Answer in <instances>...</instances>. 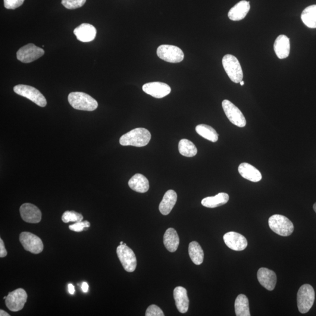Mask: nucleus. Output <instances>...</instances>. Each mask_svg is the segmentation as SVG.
<instances>
[{
    "instance_id": "nucleus-41",
    "label": "nucleus",
    "mask_w": 316,
    "mask_h": 316,
    "mask_svg": "<svg viewBox=\"0 0 316 316\" xmlns=\"http://www.w3.org/2000/svg\"><path fill=\"white\" fill-rule=\"evenodd\" d=\"M240 84H241V86H243V85H244V81H243V80H242V81H240Z\"/></svg>"
},
{
    "instance_id": "nucleus-4",
    "label": "nucleus",
    "mask_w": 316,
    "mask_h": 316,
    "mask_svg": "<svg viewBox=\"0 0 316 316\" xmlns=\"http://www.w3.org/2000/svg\"><path fill=\"white\" fill-rule=\"evenodd\" d=\"M315 299V292L311 284H305L300 287L297 295V303L299 311L306 314L312 308Z\"/></svg>"
},
{
    "instance_id": "nucleus-2",
    "label": "nucleus",
    "mask_w": 316,
    "mask_h": 316,
    "mask_svg": "<svg viewBox=\"0 0 316 316\" xmlns=\"http://www.w3.org/2000/svg\"><path fill=\"white\" fill-rule=\"evenodd\" d=\"M71 107L79 110L92 111L98 107V103L92 96L83 92H72L68 96Z\"/></svg>"
},
{
    "instance_id": "nucleus-24",
    "label": "nucleus",
    "mask_w": 316,
    "mask_h": 316,
    "mask_svg": "<svg viewBox=\"0 0 316 316\" xmlns=\"http://www.w3.org/2000/svg\"><path fill=\"white\" fill-rule=\"evenodd\" d=\"M179 243L180 239L176 231L174 228H168L164 236V244L166 248L171 252H174L177 249Z\"/></svg>"
},
{
    "instance_id": "nucleus-40",
    "label": "nucleus",
    "mask_w": 316,
    "mask_h": 316,
    "mask_svg": "<svg viewBox=\"0 0 316 316\" xmlns=\"http://www.w3.org/2000/svg\"><path fill=\"white\" fill-rule=\"evenodd\" d=\"M314 209L315 211L316 212V203H315L314 205Z\"/></svg>"
},
{
    "instance_id": "nucleus-35",
    "label": "nucleus",
    "mask_w": 316,
    "mask_h": 316,
    "mask_svg": "<svg viewBox=\"0 0 316 316\" xmlns=\"http://www.w3.org/2000/svg\"><path fill=\"white\" fill-rule=\"evenodd\" d=\"M25 0H4V7L7 9H15L23 5Z\"/></svg>"
},
{
    "instance_id": "nucleus-3",
    "label": "nucleus",
    "mask_w": 316,
    "mask_h": 316,
    "mask_svg": "<svg viewBox=\"0 0 316 316\" xmlns=\"http://www.w3.org/2000/svg\"><path fill=\"white\" fill-rule=\"evenodd\" d=\"M268 224L271 229L281 236H289L294 231L292 222L288 218L282 215H272L269 218Z\"/></svg>"
},
{
    "instance_id": "nucleus-8",
    "label": "nucleus",
    "mask_w": 316,
    "mask_h": 316,
    "mask_svg": "<svg viewBox=\"0 0 316 316\" xmlns=\"http://www.w3.org/2000/svg\"><path fill=\"white\" fill-rule=\"evenodd\" d=\"M118 257L125 270L133 272L136 270L137 261L135 253L127 246L120 245L117 247Z\"/></svg>"
},
{
    "instance_id": "nucleus-23",
    "label": "nucleus",
    "mask_w": 316,
    "mask_h": 316,
    "mask_svg": "<svg viewBox=\"0 0 316 316\" xmlns=\"http://www.w3.org/2000/svg\"><path fill=\"white\" fill-rule=\"evenodd\" d=\"M130 188L137 192L146 193L149 189V181L143 175L137 174L128 181Z\"/></svg>"
},
{
    "instance_id": "nucleus-15",
    "label": "nucleus",
    "mask_w": 316,
    "mask_h": 316,
    "mask_svg": "<svg viewBox=\"0 0 316 316\" xmlns=\"http://www.w3.org/2000/svg\"><path fill=\"white\" fill-rule=\"evenodd\" d=\"M143 92L155 98L161 99L170 95L171 87L167 84L162 82L146 83L142 86Z\"/></svg>"
},
{
    "instance_id": "nucleus-13",
    "label": "nucleus",
    "mask_w": 316,
    "mask_h": 316,
    "mask_svg": "<svg viewBox=\"0 0 316 316\" xmlns=\"http://www.w3.org/2000/svg\"><path fill=\"white\" fill-rule=\"evenodd\" d=\"M224 242L228 248L234 251H243L248 246L246 238L239 233L230 231L223 237Z\"/></svg>"
},
{
    "instance_id": "nucleus-32",
    "label": "nucleus",
    "mask_w": 316,
    "mask_h": 316,
    "mask_svg": "<svg viewBox=\"0 0 316 316\" xmlns=\"http://www.w3.org/2000/svg\"><path fill=\"white\" fill-rule=\"evenodd\" d=\"M86 0H62V4L65 8L74 9L83 6Z\"/></svg>"
},
{
    "instance_id": "nucleus-19",
    "label": "nucleus",
    "mask_w": 316,
    "mask_h": 316,
    "mask_svg": "<svg viewBox=\"0 0 316 316\" xmlns=\"http://www.w3.org/2000/svg\"><path fill=\"white\" fill-rule=\"evenodd\" d=\"M274 51L278 58L281 59L288 57L290 51V43L289 37L281 35L277 37L274 43Z\"/></svg>"
},
{
    "instance_id": "nucleus-7",
    "label": "nucleus",
    "mask_w": 316,
    "mask_h": 316,
    "mask_svg": "<svg viewBox=\"0 0 316 316\" xmlns=\"http://www.w3.org/2000/svg\"><path fill=\"white\" fill-rule=\"evenodd\" d=\"M158 57L170 63H179L183 60L184 53L179 47L162 45L157 49Z\"/></svg>"
},
{
    "instance_id": "nucleus-25",
    "label": "nucleus",
    "mask_w": 316,
    "mask_h": 316,
    "mask_svg": "<svg viewBox=\"0 0 316 316\" xmlns=\"http://www.w3.org/2000/svg\"><path fill=\"white\" fill-rule=\"evenodd\" d=\"M229 198V195L227 193H220L215 196L208 197L203 199L202 205L206 208H215L226 204Z\"/></svg>"
},
{
    "instance_id": "nucleus-29",
    "label": "nucleus",
    "mask_w": 316,
    "mask_h": 316,
    "mask_svg": "<svg viewBox=\"0 0 316 316\" xmlns=\"http://www.w3.org/2000/svg\"><path fill=\"white\" fill-rule=\"evenodd\" d=\"M196 133L204 139L212 142H217L218 134L213 128L206 124H200L196 127Z\"/></svg>"
},
{
    "instance_id": "nucleus-31",
    "label": "nucleus",
    "mask_w": 316,
    "mask_h": 316,
    "mask_svg": "<svg viewBox=\"0 0 316 316\" xmlns=\"http://www.w3.org/2000/svg\"><path fill=\"white\" fill-rule=\"evenodd\" d=\"M82 214L74 211H67L62 215V220L65 223H68L70 222H80L83 220Z\"/></svg>"
},
{
    "instance_id": "nucleus-11",
    "label": "nucleus",
    "mask_w": 316,
    "mask_h": 316,
    "mask_svg": "<svg viewBox=\"0 0 316 316\" xmlns=\"http://www.w3.org/2000/svg\"><path fill=\"white\" fill-rule=\"evenodd\" d=\"M27 293L23 289H18L9 293L5 304L12 312H18L23 309L27 300Z\"/></svg>"
},
{
    "instance_id": "nucleus-36",
    "label": "nucleus",
    "mask_w": 316,
    "mask_h": 316,
    "mask_svg": "<svg viewBox=\"0 0 316 316\" xmlns=\"http://www.w3.org/2000/svg\"><path fill=\"white\" fill-rule=\"evenodd\" d=\"M7 251L5 249L4 242L1 239H0V257L4 258L7 256Z\"/></svg>"
},
{
    "instance_id": "nucleus-5",
    "label": "nucleus",
    "mask_w": 316,
    "mask_h": 316,
    "mask_svg": "<svg viewBox=\"0 0 316 316\" xmlns=\"http://www.w3.org/2000/svg\"><path fill=\"white\" fill-rule=\"evenodd\" d=\"M225 71L231 81L235 83H240L243 79L242 66L236 56L227 54L222 61Z\"/></svg>"
},
{
    "instance_id": "nucleus-26",
    "label": "nucleus",
    "mask_w": 316,
    "mask_h": 316,
    "mask_svg": "<svg viewBox=\"0 0 316 316\" xmlns=\"http://www.w3.org/2000/svg\"><path fill=\"white\" fill-rule=\"evenodd\" d=\"M189 253L194 264L197 265L202 264L204 260V252L198 242H193L189 244Z\"/></svg>"
},
{
    "instance_id": "nucleus-42",
    "label": "nucleus",
    "mask_w": 316,
    "mask_h": 316,
    "mask_svg": "<svg viewBox=\"0 0 316 316\" xmlns=\"http://www.w3.org/2000/svg\"><path fill=\"white\" fill-rule=\"evenodd\" d=\"M124 243L123 242H120V245H123Z\"/></svg>"
},
{
    "instance_id": "nucleus-17",
    "label": "nucleus",
    "mask_w": 316,
    "mask_h": 316,
    "mask_svg": "<svg viewBox=\"0 0 316 316\" xmlns=\"http://www.w3.org/2000/svg\"><path fill=\"white\" fill-rule=\"evenodd\" d=\"M73 33L80 41L89 42L95 39L97 31L92 25L84 23L74 29Z\"/></svg>"
},
{
    "instance_id": "nucleus-10",
    "label": "nucleus",
    "mask_w": 316,
    "mask_h": 316,
    "mask_svg": "<svg viewBox=\"0 0 316 316\" xmlns=\"http://www.w3.org/2000/svg\"><path fill=\"white\" fill-rule=\"evenodd\" d=\"M44 54V50L33 43H29L18 50L17 58L21 62L28 64L37 60Z\"/></svg>"
},
{
    "instance_id": "nucleus-28",
    "label": "nucleus",
    "mask_w": 316,
    "mask_h": 316,
    "mask_svg": "<svg viewBox=\"0 0 316 316\" xmlns=\"http://www.w3.org/2000/svg\"><path fill=\"white\" fill-rule=\"evenodd\" d=\"M303 23L310 28H316V5H310L303 11Z\"/></svg>"
},
{
    "instance_id": "nucleus-38",
    "label": "nucleus",
    "mask_w": 316,
    "mask_h": 316,
    "mask_svg": "<svg viewBox=\"0 0 316 316\" xmlns=\"http://www.w3.org/2000/svg\"><path fill=\"white\" fill-rule=\"evenodd\" d=\"M68 290L69 293H70V295H73L75 292V289L72 284L70 283L68 284Z\"/></svg>"
},
{
    "instance_id": "nucleus-12",
    "label": "nucleus",
    "mask_w": 316,
    "mask_h": 316,
    "mask_svg": "<svg viewBox=\"0 0 316 316\" xmlns=\"http://www.w3.org/2000/svg\"><path fill=\"white\" fill-rule=\"evenodd\" d=\"M20 241L25 250L34 254H38L43 249V244L39 237L35 234L23 232L20 234Z\"/></svg>"
},
{
    "instance_id": "nucleus-14",
    "label": "nucleus",
    "mask_w": 316,
    "mask_h": 316,
    "mask_svg": "<svg viewBox=\"0 0 316 316\" xmlns=\"http://www.w3.org/2000/svg\"><path fill=\"white\" fill-rule=\"evenodd\" d=\"M21 216L27 223L36 224L41 221L42 213L36 206L25 203L20 209Z\"/></svg>"
},
{
    "instance_id": "nucleus-21",
    "label": "nucleus",
    "mask_w": 316,
    "mask_h": 316,
    "mask_svg": "<svg viewBox=\"0 0 316 316\" xmlns=\"http://www.w3.org/2000/svg\"><path fill=\"white\" fill-rule=\"evenodd\" d=\"M249 9V2L243 0L231 8L228 12V18L234 21L242 20L248 14Z\"/></svg>"
},
{
    "instance_id": "nucleus-39",
    "label": "nucleus",
    "mask_w": 316,
    "mask_h": 316,
    "mask_svg": "<svg viewBox=\"0 0 316 316\" xmlns=\"http://www.w3.org/2000/svg\"><path fill=\"white\" fill-rule=\"evenodd\" d=\"M0 316H9V315L7 312H5L4 311H3V310L1 309L0 310Z\"/></svg>"
},
{
    "instance_id": "nucleus-16",
    "label": "nucleus",
    "mask_w": 316,
    "mask_h": 316,
    "mask_svg": "<svg viewBox=\"0 0 316 316\" xmlns=\"http://www.w3.org/2000/svg\"><path fill=\"white\" fill-rule=\"evenodd\" d=\"M257 278L259 282L268 290L275 289L277 284V275L273 271L266 268H261L258 271Z\"/></svg>"
},
{
    "instance_id": "nucleus-1",
    "label": "nucleus",
    "mask_w": 316,
    "mask_h": 316,
    "mask_svg": "<svg viewBox=\"0 0 316 316\" xmlns=\"http://www.w3.org/2000/svg\"><path fill=\"white\" fill-rule=\"evenodd\" d=\"M151 139V134L148 130L137 128L122 136L120 143L123 146L143 147L148 145Z\"/></svg>"
},
{
    "instance_id": "nucleus-6",
    "label": "nucleus",
    "mask_w": 316,
    "mask_h": 316,
    "mask_svg": "<svg viewBox=\"0 0 316 316\" xmlns=\"http://www.w3.org/2000/svg\"><path fill=\"white\" fill-rule=\"evenodd\" d=\"M14 91L17 95L30 100L40 107H44L47 105L44 96L35 87L24 84H18L14 87Z\"/></svg>"
},
{
    "instance_id": "nucleus-27",
    "label": "nucleus",
    "mask_w": 316,
    "mask_h": 316,
    "mask_svg": "<svg viewBox=\"0 0 316 316\" xmlns=\"http://www.w3.org/2000/svg\"><path fill=\"white\" fill-rule=\"evenodd\" d=\"M235 312L237 316H250L249 301L243 294L237 296L235 302Z\"/></svg>"
},
{
    "instance_id": "nucleus-30",
    "label": "nucleus",
    "mask_w": 316,
    "mask_h": 316,
    "mask_svg": "<svg viewBox=\"0 0 316 316\" xmlns=\"http://www.w3.org/2000/svg\"><path fill=\"white\" fill-rule=\"evenodd\" d=\"M178 147H179L180 154L186 157H193L198 153V149L195 145L187 139L181 140Z\"/></svg>"
},
{
    "instance_id": "nucleus-18",
    "label": "nucleus",
    "mask_w": 316,
    "mask_h": 316,
    "mask_svg": "<svg viewBox=\"0 0 316 316\" xmlns=\"http://www.w3.org/2000/svg\"><path fill=\"white\" fill-rule=\"evenodd\" d=\"M174 298L178 311L181 314H186L188 311L189 299L187 290L182 286H177L174 290Z\"/></svg>"
},
{
    "instance_id": "nucleus-22",
    "label": "nucleus",
    "mask_w": 316,
    "mask_h": 316,
    "mask_svg": "<svg viewBox=\"0 0 316 316\" xmlns=\"http://www.w3.org/2000/svg\"><path fill=\"white\" fill-rule=\"evenodd\" d=\"M241 176L253 182H258L262 179V175L256 168L248 163H242L239 167Z\"/></svg>"
},
{
    "instance_id": "nucleus-9",
    "label": "nucleus",
    "mask_w": 316,
    "mask_h": 316,
    "mask_svg": "<svg viewBox=\"0 0 316 316\" xmlns=\"http://www.w3.org/2000/svg\"><path fill=\"white\" fill-rule=\"evenodd\" d=\"M222 107L231 123L239 127H244L246 126V121L245 117L240 109L233 103L229 100H224L222 102Z\"/></svg>"
},
{
    "instance_id": "nucleus-20",
    "label": "nucleus",
    "mask_w": 316,
    "mask_h": 316,
    "mask_svg": "<svg viewBox=\"0 0 316 316\" xmlns=\"http://www.w3.org/2000/svg\"><path fill=\"white\" fill-rule=\"evenodd\" d=\"M177 199V194L174 190H168L159 206V210L161 213L164 215L170 214L175 205H176Z\"/></svg>"
},
{
    "instance_id": "nucleus-37",
    "label": "nucleus",
    "mask_w": 316,
    "mask_h": 316,
    "mask_svg": "<svg viewBox=\"0 0 316 316\" xmlns=\"http://www.w3.org/2000/svg\"><path fill=\"white\" fill-rule=\"evenodd\" d=\"M81 289H82L83 292L86 293L88 292L89 290V284L87 282H83L82 285H81Z\"/></svg>"
},
{
    "instance_id": "nucleus-34",
    "label": "nucleus",
    "mask_w": 316,
    "mask_h": 316,
    "mask_svg": "<svg viewBox=\"0 0 316 316\" xmlns=\"http://www.w3.org/2000/svg\"><path fill=\"white\" fill-rule=\"evenodd\" d=\"M90 226V223L89 221H80L77 223L70 225L69 228L71 231H75V232H81L83 231L84 228H88Z\"/></svg>"
},
{
    "instance_id": "nucleus-43",
    "label": "nucleus",
    "mask_w": 316,
    "mask_h": 316,
    "mask_svg": "<svg viewBox=\"0 0 316 316\" xmlns=\"http://www.w3.org/2000/svg\"><path fill=\"white\" fill-rule=\"evenodd\" d=\"M7 296H5V297H4V299H7Z\"/></svg>"
},
{
    "instance_id": "nucleus-33",
    "label": "nucleus",
    "mask_w": 316,
    "mask_h": 316,
    "mask_svg": "<svg viewBox=\"0 0 316 316\" xmlns=\"http://www.w3.org/2000/svg\"><path fill=\"white\" fill-rule=\"evenodd\" d=\"M146 316H164V312L158 306L152 305L146 309Z\"/></svg>"
},
{
    "instance_id": "nucleus-44",
    "label": "nucleus",
    "mask_w": 316,
    "mask_h": 316,
    "mask_svg": "<svg viewBox=\"0 0 316 316\" xmlns=\"http://www.w3.org/2000/svg\"><path fill=\"white\" fill-rule=\"evenodd\" d=\"M124 246H127V244L126 243H124Z\"/></svg>"
}]
</instances>
